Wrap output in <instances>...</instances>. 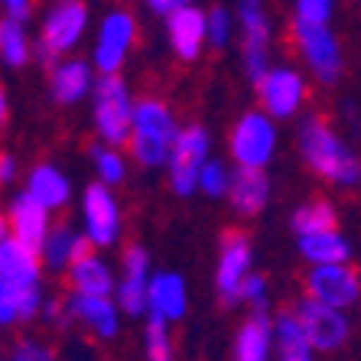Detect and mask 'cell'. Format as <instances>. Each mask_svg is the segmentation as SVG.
I'll list each match as a JSON object with an SVG mask.
<instances>
[{"label": "cell", "instance_id": "34", "mask_svg": "<svg viewBox=\"0 0 361 361\" xmlns=\"http://www.w3.org/2000/svg\"><path fill=\"white\" fill-rule=\"evenodd\" d=\"M231 179H235V163L231 160H221V157H212L205 166H202V176H199V195L205 199H225L228 189H231Z\"/></svg>", "mask_w": 361, "mask_h": 361}, {"label": "cell", "instance_id": "24", "mask_svg": "<svg viewBox=\"0 0 361 361\" xmlns=\"http://www.w3.org/2000/svg\"><path fill=\"white\" fill-rule=\"evenodd\" d=\"M23 189L26 192H33L36 199H39L46 209L56 212V215L68 212L72 209V202L78 199L75 189H72L68 173L52 160H39V163H33V166L26 169L23 173Z\"/></svg>", "mask_w": 361, "mask_h": 361}, {"label": "cell", "instance_id": "26", "mask_svg": "<svg viewBox=\"0 0 361 361\" xmlns=\"http://www.w3.org/2000/svg\"><path fill=\"white\" fill-rule=\"evenodd\" d=\"M192 296H189V283L179 270H153L150 277V312L163 316L169 322H183L189 316Z\"/></svg>", "mask_w": 361, "mask_h": 361}, {"label": "cell", "instance_id": "16", "mask_svg": "<svg viewBox=\"0 0 361 361\" xmlns=\"http://www.w3.org/2000/svg\"><path fill=\"white\" fill-rule=\"evenodd\" d=\"M293 310L300 312V319L306 322V332H310V338L319 355H338L352 345L355 322H352V312L348 310L329 306V302L312 300V296H306V293L293 302Z\"/></svg>", "mask_w": 361, "mask_h": 361}, {"label": "cell", "instance_id": "30", "mask_svg": "<svg viewBox=\"0 0 361 361\" xmlns=\"http://www.w3.org/2000/svg\"><path fill=\"white\" fill-rule=\"evenodd\" d=\"M36 59V33L26 30L23 20H0V62L10 72H23Z\"/></svg>", "mask_w": 361, "mask_h": 361}, {"label": "cell", "instance_id": "10", "mask_svg": "<svg viewBox=\"0 0 361 361\" xmlns=\"http://www.w3.org/2000/svg\"><path fill=\"white\" fill-rule=\"evenodd\" d=\"M238 13V56L247 82L257 78L274 66V20H270L267 0H235Z\"/></svg>", "mask_w": 361, "mask_h": 361}, {"label": "cell", "instance_id": "2", "mask_svg": "<svg viewBox=\"0 0 361 361\" xmlns=\"http://www.w3.org/2000/svg\"><path fill=\"white\" fill-rule=\"evenodd\" d=\"M296 153L312 179L336 192L361 189V157L326 114H302L296 121Z\"/></svg>", "mask_w": 361, "mask_h": 361}, {"label": "cell", "instance_id": "19", "mask_svg": "<svg viewBox=\"0 0 361 361\" xmlns=\"http://www.w3.org/2000/svg\"><path fill=\"white\" fill-rule=\"evenodd\" d=\"M163 36L173 52V59L192 66L202 59V52L209 49V10H202L199 4L179 7L176 13L163 17Z\"/></svg>", "mask_w": 361, "mask_h": 361}, {"label": "cell", "instance_id": "14", "mask_svg": "<svg viewBox=\"0 0 361 361\" xmlns=\"http://www.w3.org/2000/svg\"><path fill=\"white\" fill-rule=\"evenodd\" d=\"M66 310H68V322L75 329H82L92 342L111 345L121 338V329H124L127 316L114 296L66 290Z\"/></svg>", "mask_w": 361, "mask_h": 361}, {"label": "cell", "instance_id": "23", "mask_svg": "<svg viewBox=\"0 0 361 361\" xmlns=\"http://www.w3.org/2000/svg\"><path fill=\"white\" fill-rule=\"evenodd\" d=\"M228 355L235 361L277 358V352H274V312L270 310H247V316L238 322L235 336H231Z\"/></svg>", "mask_w": 361, "mask_h": 361}, {"label": "cell", "instance_id": "11", "mask_svg": "<svg viewBox=\"0 0 361 361\" xmlns=\"http://www.w3.org/2000/svg\"><path fill=\"white\" fill-rule=\"evenodd\" d=\"M137 42H140V20L134 17V10L127 7H111L108 13H101L98 26H94L92 39V62L101 75H118L134 56Z\"/></svg>", "mask_w": 361, "mask_h": 361}, {"label": "cell", "instance_id": "22", "mask_svg": "<svg viewBox=\"0 0 361 361\" xmlns=\"http://www.w3.org/2000/svg\"><path fill=\"white\" fill-rule=\"evenodd\" d=\"M270 199H274V183H270L267 169L235 166V179H231V189H228L225 202L238 219L241 221L261 219L264 212L270 209Z\"/></svg>", "mask_w": 361, "mask_h": 361}, {"label": "cell", "instance_id": "7", "mask_svg": "<svg viewBox=\"0 0 361 361\" xmlns=\"http://www.w3.org/2000/svg\"><path fill=\"white\" fill-rule=\"evenodd\" d=\"M134 108H137V94L130 92L124 72H118V75H98V85H94L92 98H88V124H92V134L98 137V140L127 147Z\"/></svg>", "mask_w": 361, "mask_h": 361}, {"label": "cell", "instance_id": "32", "mask_svg": "<svg viewBox=\"0 0 361 361\" xmlns=\"http://www.w3.org/2000/svg\"><path fill=\"white\" fill-rule=\"evenodd\" d=\"M140 322H143L140 326L143 358L147 361H173L176 358V336H173L176 322L163 319V316H153V312H147Z\"/></svg>", "mask_w": 361, "mask_h": 361}, {"label": "cell", "instance_id": "6", "mask_svg": "<svg viewBox=\"0 0 361 361\" xmlns=\"http://www.w3.org/2000/svg\"><path fill=\"white\" fill-rule=\"evenodd\" d=\"M228 160L244 169H270L280 150V121L257 104L241 111L228 127Z\"/></svg>", "mask_w": 361, "mask_h": 361}, {"label": "cell", "instance_id": "39", "mask_svg": "<svg viewBox=\"0 0 361 361\" xmlns=\"http://www.w3.org/2000/svg\"><path fill=\"white\" fill-rule=\"evenodd\" d=\"M189 4H202V0H143V7L160 20L169 17V13H176L179 7H189Z\"/></svg>", "mask_w": 361, "mask_h": 361}, {"label": "cell", "instance_id": "21", "mask_svg": "<svg viewBox=\"0 0 361 361\" xmlns=\"http://www.w3.org/2000/svg\"><path fill=\"white\" fill-rule=\"evenodd\" d=\"M85 251H92V241L85 238L82 225H72V221H66V219L52 221L46 241L39 244L42 267H46L49 277H66V270L72 267Z\"/></svg>", "mask_w": 361, "mask_h": 361}, {"label": "cell", "instance_id": "36", "mask_svg": "<svg viewBox=\"0 0 361 361\" xmlns=\"http://www.w3.org/2000/svg\"><path fill=\"white\" fill-rule=\"evenodd\" d=\"M338 0H290V17L306 23H336Z\"/></svg>", "mask_w": 361, "mask_h": 361}, {"label": "cell", "instance_id": "33", "mask_svg": "<svg viewBox=\"0 0 361 361\" xmlns=\"http://www.w3.org/2000/svg\"><path fill=\"white\" fill-rule=\"evenodd\" d=\"M238 42V13L228 4H212L209 7V49L225 52Z\"/></svg>", "mask_w": 361, "mask_h": 361}, {"label": "cell", "instance_id": "1", "mask_svg": "<svg viewBox=\"0 0 361 361\" xmlns=\"http://www.w3.org/2000/svg\"><path fill=\"white\" fill-rule=\"evenodd\" d=\"M49 300L46 267L36 247L0 231V329H26L39 322Z\"/></svg>", "mask_w": 361, "mask_h": 361}, {"label": "cell", "instance_id": "18", "mask_svg": "<svg viewBox=\"0 0 361 361\" xmlns=\"http://www.w3.org/2000/svg\"><path fill=\"white\" fill-rule=\"evenodd\" d=\"M98 68H94L92 56H62V59L46 66V88H49L52 104L59 108H78L88 104L94 85H98Z\"/></svg>", "mask_w": 361, "mask_h": 361}, {"label": "cell", "instance_id": "38", "mask_svg": "<svg viewBox=\"0 0 361 361\" xmlns=\"http://www.w3.org/2000/svg\"><path fill=\"white\" fill-rule=\"evenodd\" d=\"M0 10H4V17H13V20L30 23L33 13H36V0H0Z\"/></svg>", "mask_w": 361, "mask_h": 361}, {"label": "cell", "instance_id": "37", "mask_svg": "<svg viewBox=\"0 0 361 361\" xmlns=\"http://www.w3.org/2000/svg\"><path fill=\"white\" fill-rule=\"evenodd\" d=\"M241 306L244 310H270V280L267 274L254 270L241 286Z\"/></svg>", "mask_w": 361, "mask_h": 361}, {"label": "cell", "instance_id": "25", "mask_svg": "<svg viewBox=\"0 0 361 361\" xmlns=\"http://www.w3.org/2000/svg\"><path fill=\"white\" fill-rule=\"evenodd\" d=\"M66 290H75V293H101V296H114L118 290V270L114 264L104 257V251L92 247L85 251L72 267L66 270Z\"/></svg>", "mask_w": 361, "mask_h": 361}, {"label": "cell", "instance_id": "15", "mask_svg": "<svg viewBox=\"0 0 361 361\" xmlns=\"http://www.w3.org/2000/svg\"><path fill=\"white\" fill-rule=\"evenodd\" d=\"M150 277H153L150 251L140 241L124 244L118 257V290H114V300L121 302L127 319H143L150 312Z\"/></svg>", "mask_w": 361, "mask_h": 361}, {"label": "cell", "instance_id": "12", "mask_svg": "<svg viewBox=\"0 0 361 361\" xmlns=\"http://www.w3.org/2000/svg\"><path fill=\"white\" fill-rule=\"evenodd\" d=\"M254 274V241L244 228H225L219 238V254H215V270H212V286L221 310L241 306V286Z\"/></svg>", "mask_w": 361, "mask_h": 361}, {"label": "cell", "instance_id": "17", "mask_svg": "<svg viewBox=\"0 0 361 361\" xmlns=\"http://www.w3.org/2000/svg\"><path fill=\"white\" fill-rule=\"evenodd\" d=\"M300 290L312 300H322L329 306L352 312L361 302V270L352 261L338 264H312L300 280Z\"/></svg>", "mask_w": 361, "mask_h": 361}, {"label": "cell", "instance_id": "35", "mask_svg": "<svg viewBox=\"0 0 361 361\" xmlns=\"http://www.w3.org/2000/svg\"><path fill=\"white\" fill-rule=\"evenodd\" d=\"M7 355L10 361H52L56 358V348L42 336H33V332H26V336H17L13 342L7 345Z\"/></svg>", "mask_w": 361, "mask_h": 361}, {"label": "cell", "instance_id": "4", "mask_svg": "<svg viewBox=\"0 0 361 361\" xmlns=\"http://www.w3.org/2000/svg\"><path fill=\"white\" fill-rule=\"evenodd\" d=\"M286 39L290 49L300 59V66L310 72L316 85H332L342 82L345 75V46L338 39L332 23H306V20H293L286 26Z\"/></svg>", "mask_w": 361, "mask_h": 361}, {"label": "cell", "instance_id": "20", "mask_svg": "<svg viewBox=\"0 0 361 361\" xmlns=\"http://www.w3.org/2000/svg\"><path fill=\"white\" fill-rule=\"evenodd\" d=\"M52 221H56V212L46 209L33 192H26L23 185L7 199V209H4V228H7L13 238H20L23 244L36 247V251H39V244L46 241V235H49Z\"/></svg>", "mask_w": 361, "mask_h": 361}, {"label": "cell", "instance_id": "27", "mask_svg": "<svg viewBox=\"0 0 361 361\" xmlns=\"http://www.w3.org/2000/svg\"><path fill=\"white\" fill-rule=\"evenodd\" d=\"M274 352L280 361H312L319 358L316 345H312L306 322L300 319V312L293 306L274 312Z\"/></svg>", "mask_w": 361, "mask_h": 361}, {"label": "cell", "instance_id": "9", "mask_svg": "<svg viewBox=\"0 0 361 361\" xmlns=\"http://www.w3.org/2000/svg\"><path fill=\"white\" fill-rule=\"evenodd\" d=\"M310 72L290 62H274L257 82H254V98L267 114L283 124V121H300L310 104Z\"/></svg>", "mask_w": 361, "mask_h": 361}, {"label": "cell", "instance_id": "3", "mask_svg": "<svg viewBox=\"0 0 361 361\" xmlns=\"http://www.w3.org/2000/svg\"><path fill=\"white\" fill-rule=\"evenodd\" d=\"M183 121L176 118V108L160 94H140L130 121V137H127V153L137 169H166L173 147L179 140Z\"/></svg>", "mask_w": 361, "mask_h": 361}, {"label": "cell", "instance_id": "28", "mask_svg": "<svg viewBox=\"0 0 361 361\" xmlns=\"http://www.w3.org/2000/svg\"><path fill=\"white\" fill-rule=\"evenodd\" d=\"M296 254L306 267L312 264H338L352 261V241L345 238L342 228H326V231H312V235L293 238Z\"/></svg>", "mask_w": 361, "mask_h": 361}, {"label": "cell", "instance_id": "29", "mask_svg": "<svg viewBox=\"0 0 361 361\" xmlns=\"http://www.w3.org/2000/svg\"><path fill=\"white\" fill-rule=\"evenodd\" d=\"M88 163H92L94 179H98V183H104V185H114V189H121V185L130 179V166H134V160H130L127 147H118V143H108V140H98V137L88 143Z\"/></svg>", "mask_w": 361, "mask_h": 361}, {"label": "cell", "instance_id": "13", "mask_svg": "<svg viewBox=\"0 0 361 361\" xmlns=\"http://www.w3.org/2000/svg\"><path fill=\"white\" fill-rule=\"evenodd\" d=\"M215 143H212V130L199 121H189L183 124L179 130V140L173 147V157L166 163V189L176 199H192L199 195V176H202V166L215 157L212 150Z\"/></svg>", "mask_w": 361, "mask_h": 361}, {"label": "cell", "instance_id": "42", "mask_svg": "<svg viewBox=\"0 0 361 361\" xmlns=\"http://www.w3.org/2000/svg\"><path fill=\"white\" fill-rule=\"evenodd\" d=\"M352 4H361V0H352Z\"/></svg>", "mask_w": 361, "mask_h": 361}, {"label": "cell", "instance_id": "40", "mask_svg": "<svg viewBox=\"0 0 361 361\" xmlns=\"http://www.w3.org/2000/svg\"><path fill=\"white\" fill-rule=\"evenodd\" d=\"M20 179V160L13 153H0V183L4 185H13Z\"/></svg>", "mask_w": 361, "mask_h": 361}, {"label": "cell", "instance_id": "8", "mask_svg": "<svg viewBox=\"0 0 361 361\" xmlns=\"http://www.w3.org/2000/svg\"><path fill=\"white\" fill-rule=\"evenodd\" d=\"M75 205H78V225H82L85 238L92 241V247L114 251L124 241L127 219H124V205H121L114 185H104L98 179H92L78 192Z\"/></svg>", "mask_w": 361, "mask_h": 361}, {"label": "cell", "instance_id": "41", "mask_svg": "<svg viewBox=\"0 0 361 361\" xmlns=\"http://www.w3.org/2000/svg\"><path fill=\"white\" fill-rule=\"evenodd\" d=\"M0 121H4V124L10 121V94H7V88L0 92Z\"/></svg>", "mask_w": 361, "mask_h": 361}, {"label": "cell", "instance_id": "31", "mask_svg": "<svg viewBox=\"0 0 361 361\" xmlns=\"http://www.w3.org/2000/svg\"><path fill=\"white\" fill-rule=\"evenodd\" d=\"M326 228H338V209L332 199L312 195V199L300 202L290 212V235H312V231H326Z\"/></svg>", "mask_w": 361, "mask_h": 361}, {"label": "cell", "instance_id": "5", "mask_svg": "<svg viewBox=\"0 0 361 361\" xmlns=\"http://www.w3.org/2000/svg\"><path fill=\"white\" fill-rule=\"evenodd\" d=\"M92 33V7L88 0H49L36 23V59L42 66L72 56Z\"/></svg>", "mask_w": 361, "mask_h": 361}]
</instances>
